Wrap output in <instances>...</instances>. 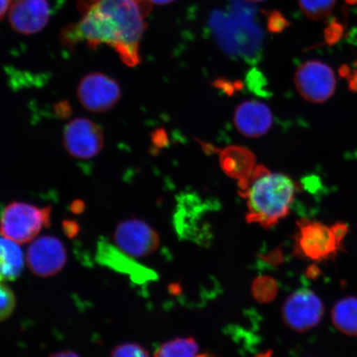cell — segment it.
Returning a JSON list of instances; mask_svg holds the SVG:
<instances>
[{
  "label": "cell",
  "instance_id": "1",
  "mask_svg": "<svg viewBox=\"0 0 357 357\" xmlns=\"http://www.w3.org/2000/svg\"><path fill=\"white\" fill-rule=\"evenodd\" d=\"M151 6L149 0H79L82 17L62 31L61 41L67 47L108 45L125 64L135 66Z\"/></svg>",
  "mask_w": 357,
  "mask_h": 357
},
{
  "label": "cell",
  "instance_id": "2",
  "mask_svg": "<svg viewBox=\"0 0 357 357\" xmlns=\"http://www.w3.org/2000/svg\"><path fill=\"white\" fill-rule=\"evenodd\" d=\"M238 185L240 195L247 201V221L264 229H271L288 215L296 192L292 178L262 166Z\"/></svg>",
  "mask_w": 357,
  "mask_h": 357
},
{
  "label": "cell",
  "instance_id": "3",
  "mask_svg": "<svg viewBox=\"0 0 357 357\" xmlns=\"http://www.w3.org/2000/svg\"><path fill=\"white\" fill-rule=\"evenodd\" d=\"M347 231V226L342 222L328 227L319 222H298L296 252L312 261L327 260L336 256Z\"/></svg>",
  "mask_w": 357,
  "mask_h": 357
},
{
  "label": "cell",
  "instance_id": "4",
  "mask_svg": "<svg viewBox=\"0 0 357 357\" xmlns=\"http://www.w3.org/2000/svg\"><path fill=\"white\" fill-rule=\"evenodd\" d=\"M51 212V207L39 208L24 202L8 204L2 213V236L19 244L29 243L43 227L50 225Z\"/></svg>",
  "mask_w": 357,
  "mask_h": 357
},
{
  "label": "cell",
  "instance_id": "5",
  "mask_svg": "<svg viewBox=\"0 0 357 357\" xmlns=\"http://www.w3.org/2000/svg\"><path fill=\"white\" fill-rule=\"evenodd\" d=\"M324 314L322 301L314 291L307 289L290 294L282 307L284 324L296 332H306L316 327Z\"/></svg>",
  "mask_w": 357,
  "mask_h": 357
},
{
  "label": "cell",
  "instance_id": "6",
  "mask_svg": "<svg viewBox=\"0 0 357 357\" xmlns=\"http://www.w3.org/2000/svg\"><path fill=\"white\" fill-rule=\"evenodd\" d=\"M296 84L305 100L324 102L332 97L336 89V77L332 68L320 61H309L298 69Z\"/></svg>",
  "mask_w": 357,
  "mask_h": 357
},
{
  "label": "cell",
  "instance_id": "7",
  "mask_svg": "<svg viewBox=\"0 0 357 357\" xmlns=\"http://www.w3.org/2000/svg\"><path fill=\"white\" fill-rule=\"evenodd\" d=\"M77 95L80 104L93 113H102L117 104L121 91L116 80L102 73L88 74L80 80Z\"/></svg>",
  "mask_w": 357,
  "mask_h": 357
},
{
  "label": "cell",
  "instance_id": "8",
  "mask_svg": "<svg viewBox=\"0 0 357 357\" xmlns=\"http://www.w3.org/2000/svg\"><path fill=\"white\" fill-rule=\"evenodd\" d=\"M114 240L123 252L134 257H144L153 253L160 245L159 235L139 220H128L116 227Z\"/></svg>",
  "mask_w": 357,
  "mask_h": 357
},
{
  "label": "cell",
  "instance_id": "9",
  "mask_svg": "<svg viewBox=\"0 0 357 357\" xmlns=\"http://www.w3.org/2000/svg\"><path fill=\"white\" fill-rule=\"evenodd\" d=\"M63 142L67 153L74 158L87 160L100 153L104 146V135L99 125L78 118L66 125Z\"/></svg>",
  "mask_w": 357,
  "mask_h": 357
},
{
  "label": "cell",
  "instance_id": "10",
  "mask_svg": "<svg viewBox=\"0 0 357 357\" xmlns=\"http://www.w3.org/2000/svg\"><path fill=\"white\" fill-rule=\"evenodd\" d=\"M66 251L59 239L44 236L29 245L26 261L31 271L40 278H50L66 265Z\"/></svg>",
  "mask_w": 357,
  "mask_h": 357
},
{
  "label": "cell",
  "instance_id": "11",
  "mask_svg": "<svg viewBox=\"0 0 357 357\" xmlns=\"http://www.w3.org/2000/svg\"><path fill=\"white\" fill-rule=\"evenodd\" d=\"M96 261L100 265L128 275L132 282L137 284H144L158 279L155 271L139 264L128 254L114 247L105 239H100L98 243Z\"/></svg>",
  "mask_w": 357,
  "mask_h": 357
},
{
  "label": "cell",
  "instance_id": "12",
  "mask_svg": "<svg viewBox=\"0 0 357 357\" xmlns=\"http://www.w3.org/2000/svg\"><path fill=\"white\" fill-rule=\"evenodd\" d=\"M47 0H17L8 12L13 29L22 34H34L46 26L50 17Z\"/></svg>",
  "mask_w": 357,
  "mask_h": 357
},
{
  "label": "cell",
  "instance_id": "13",
  "mask_svg": "<svg viewBox=\"0 0 357 357\" xmlns=\"http://www.w3.org/2000/svg\"><path fill=\"white\" fill-rule=\"evenodd\" d=\"M271 111L261 102H243L236 108L234 123L238 130L248 137L264 135L271 127Z\"/></svg>",
  "mask_w": 357,
  "mask_h": 357
},
{
  "label": "cell",
  "instance_id": "14",
  "mask_svg": "<svg viewBox=\"0 0 357 357\" xmlns=\"http://www.w3.org/2000/svg\"><path fill=\"white\" fill-rule=\"evenodd\" d=\"M220 162L223 171L239 181L248 178L255 169V158L242 146H231L222 150Z\"/></svg>",
  "mask_w": 357,
  "mask_h": 357
},
{
  "label": "cell",
  "instance_id": "15",
  "mask_svg": "<svg viewBox=\"0 0 357 357\" xmlns=\"http://www.w3.org/2000/svg\"><path fill=\"white\" fill-rule=\"evenodd\" d=\"M332 321L339 332L357 337V298L347 297L339 301L333 307Z\"/></svg>",
  "mask_w": 357,
  "mask_h": 357
},
{
  "label": "cell",
  "instance_id": "16",
  "mask_svg": "<svg viewBox=\"0 0 357 357\" xmlns=\"http://www.w3.org/2000/svg\"><path fill=\"white\" fill-rule=\"evenodd\" d=\"M19 243L3 238H1V280L13 281L16 280L24 269V254Z\"/></svg>",
  "mask_w": 357,
  "mask_h": 357
},
{
  "label": "cell",
  "instance_id": "17",
  "mask_svg": "<svg viewBox=\"0 0 357 357\" xmlns=\"http://www.w3.org/2000/svg\"><path fill=\"white\" fill-rule=\"evenodd\" d=\"M199 346L194 338H176L160 346L154 357H211L199 355Z\"/></svg>",
  "mask_w": 357,
  "mask_h": 357
},
{
  "label": "cell",
  "instance_id": "18",
  "mask_svg": "<svg viewBox=\"0 0 357 357\" xmlns=\"http://www.w3.org/2000/svg\"><path fill=\"white\" fill-rule=\"evenodd\" d=\"M336 0H298L303 13L315 21L327 19L331 15Z\"/></svg>",
  "mask_w": 357,
  "mask_h": 357
},
{
  "label": "cell",
  "instance_id": "19",
  "mask_svg": "<svg viewBox=\"0 0 357 357\" xmlns=\"http://www.w3.org/2000/svg\"><path fill=\"white\" fill-rule=\"evenodd\" d=\"M278 287L275 281L271 278H260L252 284L253 296L262 303L270 302L276 296Z\"/></svg>",
  "mask_w": 357,
  "mask_h": 357
},
{
  "label": "cell",
  "instance_id": "20",
  "mask_svg": "<svg viewBox=\"0 0 357 357\" xmlns=\"http://www.w3.org/2000/svg\"><path fill=\"white\" fill-rule=\"evenodd\" d=\"M1 294V307H0V318L4 321L13 314L15 307V297L13 290L8 284L2 282L0 288Z\"/></svg>",
  "mask_w": 357,
  "mask_h": 357
},
{
  "label": "cell",
  "instance_id": "21",
  "mask_svg": "<svg viewBox=\"0 0 357 357\" xmlns=\"http://www.w3.org/2000/svg\"><path fill=\"white\" fill-rule=\"evenodd\" d=\"M110 357H150L149 352L135 343H125L114 348Z\"/></svg>",
  "mask_w": 357,
  "mask_h": 357
},
{
  "label": "cell",
  "instance_id": "22",
  "mask_svg": "<svg viewBox=\"0 0 357 357\" xmlns=\"http://www.w3.org/2000/svg\"><path fill=\"white\" fill-rule=\"evenodd\" d=\"M63 230L69 238H74L79 234V227L75 221L66 220L63 222Z\"/></svg>",
  "mask_w": 357,
  "mask_h": 357
},
{
  "label": "cell",
  "instance_id": "23",
  "mask_svg": "<svg viewBox=\"0 0 357 357\" xmlns=\"http://www.w3.org/2000/svg\"><path fill=\"white\" fill-rule=\"evenodd\" d=\"M70 107L66 105V102H60L59 105H58V109L56 110V113L59 114L60 117H67L68 114L70 113Z\"/></svg>",
  "mask_w": 357,
  "mask_h": 357
},
{
  "label": "cell",
  "instance_id": "24",
  "mask_svg": "<svg viewBox=\"0 0 357 357\" xmlns=\"http://www.w3.org/2000/svg\"><path fill=\"white\" fill-rule=\"evenodd\" d=\"M84 204L80 200L75 201L73 205H71V211L74 213H80L84 211Z\"/></svg>",
  "mask_w": 357,
  "mask_h": 357
},
{
  "label": "cell",
  "instance_id": "25",
  "mask_svg": "<svg viewBox=\"0 0 357 357\" xmlns=\"http://www.w3.org/2000/svg\"><path fill=\"white\" fill-rule=\"evenodd\" d=\"M12 0H1V10H0V15H1L2 19H3L4 15H6V13L8 10H10V7H11Z\"/></svg>",
  "mask_w": 357,
  "mask_h": 357
},
{
  "label": "cell",
  "instance_id": "26",
  "mask_svg": "<svg viewBox=\"0 0 357 357\" xmlns=\"http://www.w3.org/2000/svg\"><path fill=\"white\" fill-rule=\"evenodd\" d=\"M50 357H79V355L75 354L73 351H64L57 352V354H52Z\"/></svg>",
  "mask_w": 357,
  "mask_h": 357
},
{
  "label": "cell",
  "instance_id": "27",
  "mask_svg": "<svg viewBox=\"0 0 357 357\" xmlns=\"http://www.w3.org/2000/svg\"><path fill=\"white\" fill-rule=\"evenodd\" d=\"M149 1L151 4H160V6H163V4H167L174 1V0H149Z\"/></svg>",
  "mask_w": 357,
  "mask_h": 357
},
{
  "label": "cell",
  "instance_id": "28",
  "mask_svg": "<svg viewBox=\"0 0 357 357\" xmlns=\"http://www.w3.org/2000/svg\"><path fill=\"white\" fill-rule=\"evenodd\" d=\"M347 3H351V4H356L357 0H346Z\"/></svg>",
  "mask_w": 357,
  "mask_h": 357
},
{
  "label": "cell",
  "instance_id": "29",
  "mask_svg": "<svg viewBox=\"0 0 357 357\" xmlns=\"http://www.w3.org/2000/svg\"><path fill=\"white\" fill-rule=\"evenodd\" d=\"M248 1H251V2H261V1H263V0H248Z\"/></svg>",
  "mask_w": 357,
  "mask_h": 357
}]
</instances>
